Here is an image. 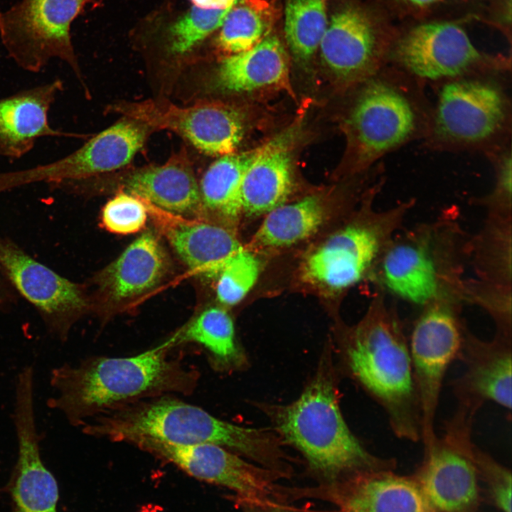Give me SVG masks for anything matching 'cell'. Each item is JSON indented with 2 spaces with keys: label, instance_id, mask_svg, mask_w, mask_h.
Masks as SVG:
<instances>
[{
  "label": "cell",
  "instance_id": "1",
  "mask_svg": "<svg viewBox=\"0 0 512 512\" xmlns=\"http://www.w3.org/2000/svg\"><path fill=\"white\" fill-rule=\"evenodd\" d=\"M173 348L165 340L139 354L95 356L51 370L55 394L47 406L60 412L73 427L136 402L156 397L193 393L199 372L169 358Z\"/></svg>",
  "mask_w": 512,
  "mask_h": 512
},
{
  "label": "cell",
  "instance_id": "2",
  "mask_svg": "<svg viewBox=\"0 0 512 512\" xmlns=\"http://www.w3.org/2000/svg\"><path fill=\"white\" fill-rule=\"evenodd\" d=\"M81 428L89 437L127 444L146 437L176 445L215 444L280 474L290 472L282 440L275 433L220 420L174 395L101 415Z\"/></svg>",
  "mask_w": 512,
  "mask_h": 512
},
{
  "label": "cell",
  "instance_id": "3",
  "mask_svg": "<svg viewBox=\"0 0 512 512\" xmlns=\"http://www.w3.org/2000/svg\"><path fill=\"white\" fill-rule=\"evenodd\" d=\"M280 439L305 458L309 469L324 484L366 471L395 470L394 458L370 453L353 434L339 407L330 354L294 402L262 405Z\"/></svg>",
  "mask_w": 512,
  "mask_h": 512
},
{
  "label": "cell",
  "instance_id": "4",
  "mask_svg": "<svg viewBox=\"0 0 512 512\" xmlns=\"http://www.w3.org/2000/svg\"><path fill=\"white\" fill-rule=\"evenodd\" d=\"M341 352L346 370L381 407L399 439L420 440V410L407 339L398 316L382 304L350 329Z\"/></svg>",
  "mask_w": 512,
  "mask_h": 512
},
{
  "label": "cell",
  "instance_id": "5",
  "mask_svg": "<svg viewBox=\"0 0 512 512\" xmlns=\"http://www.w3.org/2000/svg\"><path fill=\"white\" fill-rule=\"evenodd\" d=\"M395 78L375 74L366 80L345 120L348 148L358 168L427 132L430 116L416 95Z\"/></svg>",
  "mask_w": 512,
  "mask_h": 512
},
{
  "label": "cell",
  "instance_id": "6",
  "mask_svg": "<svg viewBox=\"0 0 512 512\" xmlns=\"http://www.w3.org/2000/svg\"><path fill=\"white\" fill-rule=\"evenodd\" d=\"M510 127L511 104L505 91L494 80L475 75L444 82L427 134L439 148L494 149Z\"/></svg>",
  "mask_w": 512,
  "mask_h": 512
},
{
  "label": "cell",
  "instance_id": "7",
  "mask_svg": "<svg viewBox=\"0 0 512 512\" xmlns=\"http://www.w3.org/2000/svg\"><path fill=\"white\" fill-rule=\"evenodd\" d=\"M90 0H18L0 11V41L22 70L37 73L59 59L87 87L71 38V25Z\"/></svg>",
  "mask_w": 512,
  "mask_h": 512
},
{
  "label": "cell",
  "instance_id": "8",
  "mask_svg": "<svg viewBox=\"0 0 512 512\" xmlns=\"http://www.w3.org/2000/svg\"><path fill=\"white\" fill-rule=\"evenodd\" d=\"M129 444L161 460L171 463L188 475L225 487L235 494L239 504H284V487L277 480L279 472L257 466L224 447L211 444L176 445L141 437Z\"/></svg>",
  "mask_w": 512,
  "mask_h": 512
},
{
  "label": "cell",
  "instance_id": "9",
  "mask_svg": "<svg viewBox=\"0 0 512 512\" xmlns=\"http://www.w3.org/2000/svg\"><path fill=\"white\" fill-rule=\"evenodd\" d=\"M475 415L457 407L444 433L424 446V456L411 474L438 512H479L484 501L466 444Z\"/></svg>",
  "mask_w": 512,
  "mask_h": 512
},
{
  "label": "cell",
  "instance_id": "10",
  "mask_svg": "<svg viewBox=\"0 0 512 512\" xmlns=\"http://www.w3.org/2000/svg\"><path fill=\"white\" fill-rule=\"evenodd\" d=\"M393 57L405 73L420 80L445 82L510 68L506 58L486 55L462 27L449 21L411 28L398 40Z\"/></svg>",
  "mask_w": 512,
  "mask_h": 512
},
{
  "label": "cell",
  "instance_id": "11",
  "mask_svg": "<svg viewBox=\"0 0 512 512\" xmlns=\"http://www.w3.org/2000/svg\"><path fill=\"white\" fill-rule=\"evenodd\" d=\"M146 127L126 118L67 156L33 167L0 172V195L36 183L57 186L92 180L128 164L142 147Z\"/></svg>",
  "mask_w": 512,
  "mask_h": 512
},
{
  "label": "cell",
  "instance_id": "12",
  "mask_svg": "<svg viewBox=\"0 0 512 512\" xmlns=\"http://www.w3.org/2000/svg\"><path fill=\"white\" fill-rule=\"evenodd\" d=\"M464 330L451 307L434 304L417 320L408 341L424 446L437 436L435 417L443 381L451 364L459 358Z\"/></svg>",
  "mask_w": 512,
  "mask_h": 512
},
{
  "label": "cell",
  "instance_id": "13",
  "mask_svg": "<svg viewBox=\"0 0 512 512\" xmlns=\"http://www.w3.org/2000/svg\"><path fill=\"white\" fill-rule=\"evenodd\" d=\"M109 110L144 127L174 132L211 156L236 152L245 132L242 113L218 102H204L183 107L149 99L115 103Z\"/></svg>",
  "mask_w": 512,
  "mask_h": 512
},
{
  "label": "cell",
  "instance_id": "14",
  "mask_svg": "<svg viewBox=\"0 0 512 512\" xmlns=\"http://www.w3.org/2000/svg\"><path fill=\"white\" fill-rule=\"evenodd\" d=\"M0 262L16 293L33 305L48 333L65 342L73 326L92 309L82 286L60 275L2 236Z\"/></svg>",
  "mask_w": 512,
  "mask_h": 512
},
{
  "label": "cell",
  "instance_id": "15",
  "mask_svg": "<svg viewBox=\"0 0 512 512\" xmlns=\"http://www.w3.org/2000/svg\"><path fill=\"white\" fill-rule=\"evenodd\" d=\"M33 378L23 374L15 382L13 422L18 457L9 483L12 512H58V489L44 465L36 426Z\"/></svg>",
  "mask_w": 512,
  "mask_h": 512
},
{
  "label": "cell",
  "instance_id": "16",
  "mask_svg": "<svg viewBox=\"0 0 512 512\" xmlns=\"http://www.w3.org/2000/svg\"><path fill=\"white\" fill-rule=\"evenodd\" d=\"M322 63L336 82H363L382 67L388 44L371 18L356 6L334 14L319 45Z\"/></svg>",
  "mask_w": 512,
  "mask_h": 512
},
{
  "label": "cell",
  "instance_id": "17",
  "mask_svg": "<svg viewBox=\"0 0 512 512\" xmlns=\"http://www.w3.org/2000/svg\"><path fill=\"white\" fill-rule=\"evenodd\" d=\"M395 470L358 473L319 487L298 489L299 497L332 503L330 511L309 512H438L412 476Z\"/></svg>",
  "mask_w": 512,
  "mask_h": 512
},
{
  "label": "cell",
  "instance_id": "18",
  "mask_svg": "<svg viewBox=\"0 0 512 512\" xmlns=\"http://www.w3.org/2000/svg\"><path fill=\"white\" fill-rule=\"evenodd\" d=\"M464 371L452 381L458 405L476 413L486 402L511 410L512 336L497 331L491 341H483L465 328L459 356Z\"/></svg>",
  "mask_w": 512,
  "mask_h": 512
},
{
  "label": "cell",
  "instance_id": "19",
  "mask_svg": "<svg viewBox=\"0 0 512 512\" xmlns=\"http://www.w3.org/2000/svg\"><path fill=\"white\" fill-rule=\"evenodd\" d=\"M384 233L383 225L354 224L337 231L307 256L302 279L331 291L355 284L378 255Z\"/></svg>",
  "mask_w": 512,
  "mask_h": 512
},
{
  "label": "cell",
  "instance_id": "20",
  "mask_svg": "<svg viewBox=\"0 0 512 512\" xmlns=\"http://www.w3.org/2000/svg\"><path fill=\"white\" fill-rule=\"evenodd\" d=\"M144 202L148 213L181 260L201 277L216 278L226 262L243 247L226 225L174 215Z\"/></svg>",
  "mask_w": 512,
  "mask_h": 512
},
{
  "label": "cell",
  "instance_id": "21",
  "mask_svg": "<svg viewBox=\"0 0 512 512\" xmlns=\"http://www.w3.org/2000/svg\"><path fill=\"white\" fill-rule=\"evenodd\" d=\"M166 252L151 232L140 235L94 279L101 301L95 304L104 313L120 307L156 287L169 271Z\"/></svg>",
  "mask_w": 512,
  "mask_h": 512
},
{
  "label": "cell",
  "instance_id": "22",
  "mask_svg": "<svg viewBox=\"0 0 512 512\" xmlns=\"http://www.w3.org/2000/svg\"><path fill=\"white\" fill-rule=\"evenodd\" d=\"M63 87V80L55 78L0 97V156L13 161L32 150L39 138L76 136L48 122L49 110Z\"/></svg>",
  "mask_w": 512,
  "mask_h": 512
},
{
  "label": "cell",
  "instance_id": "23",
  "mask_svg": "<svg viewBox=\"0 0 512 512\" xmlns=\"http://www.w3.org/2000/svg\"><path fill=\"white\" fill-rule=\"evenodd\" d=\"M122 186L125 192L167 213L188 218L201 216L199 185L182 151L162 165L131 172L122 181Z\"/></svg>",
  "mask_w": 512,
  "mask_h": 512
},
{
  "label": "cell",
  "instance_id": "24",
  "mask_svg": "<svg viewBox=\"0 0 512 512\" xmlns=\"http://www.w3.org/2000/svg\"><path fill=\"white\" fill-rule=\"evenodd\" d=\"M296 131L294 126L264 144L241 184L242 213L267 214L287 201L294 186L291 146Z\"/></svg>",
  "mask_w": 512,
  "mask_h": 512
},
{
  "label": "cell",
  "instance_id": "25",
  "mask_svg": "<svg viewBox=\"0 0 512 512\" xmlns=\"http://www.w3.org/2000/svg\"><path fill=\"white\" fill-rule=\"evenodd\" d=\"M213 80L216 89L233 93L285 87L289 80L287 53L281 41L270 34L250 49L225 58Z\"/></svg>",
  "mask_w": 512,
  "mask_h": 512
},
{
  "label": "cell",
  "instance_id": "26",
  "mask_svg": "<svg viewBox=\"0 0 512 512\" xmlns=\"http://www.w3.org/2000/svg\"><path fill=\"white\" fill-rule=\"evenodd\" d=\"M382 279L398 296L425 304L437 294V267L428 242L405 241L393 245L383 256Z\"/></svg>",
  "mask_w": 512,
  "mask_h": 512
},
{
  "label": "cell",
  "instance_id": "27",
  "mask_svg": "<svg viewBox=\"0 0 512 512\" xmlns=\"http://www.w3.org/2000/svg\"><path fill=\"white\" fill-rule=\"evenodd\" d=\"M174 348L196 343L205 349L210 364L217 370H238L247 363L237 341L232 317L223 308L210 306L201 311L166 340Z\"/></svg>",
  "mask_w": 512,
  "mask_h": 512
},
{
  "label": "cell",
  "instance_id": "28",
  "mask_svg": "<svg viewBox=\"0 0 512 512\" xmlns=\"http://www.w3.org/2000/svg\"><path fill=\"white\" fill-rule=\"evenodd\" d=\"M263 147L222 156L208 167L199 186L201 215L206 213L229 222L238 218L244 176Z\"/></svg>",
  "mask_w": 512,
  "mask_h": 512
},
{
  "label": "cell",
  "instance_id": "29",
  "mask_svg": "<svg viewBox=\"0 0 512 512\" xmlns=\"http://www.w3.org/2000/svg\"><path fill=\"white\" fill-rule=\"evenodd\" d=\"M324 213L321 199L313 195L280 205L266 214L247 249L283 248L303 241L319 230Z\"/></svg>",
  "mask_w": 512,
  "mask_h": 512
},
{
  "label": "cell",
  "instance_id": "30",
  "mask_svg": "<svg viewBox=\"0 0 512 512\" xmlns=\"http://www.w3.org/2000/svg\"><path fill=\"white\" fill-rule=\"evenodd\" d=\"M278 17V9L272 1H236L220 26L218 44L229 55L249 50L270 34Z\"/></svg>",
  "mask_w": 512,
  "mask_h": 512
},
{
  "label": "cell",
  "instance_id": "31",
  "mask_svg": "<svg viewBox=\"0 0 512 512\" xmlns=\"http://www.w3.org/2000/svg\"><path fill=\"white\" fill-rule=\"evenodd\" d=\"M327 0H286V41L293 58L306 66L316 53L328 25Z\"/></svg>",
  "mask_w": 512,
  "mask_h": 512
},
{
  "label": "cell",
  "instance_id": "32",
  "mask_svg": "<svg viewBox=\"0 0 512 512\" xmlns=\"http://www.w3.org/2000/svg\"><path fill=\"white\" fill-rule=\"evenodd\" d=\"M471 437L468 439L466 449L481 487L483 499L500 512H511V471L481 449Z\"/></svg>",
  "mask_w": 512,
  "mask_h": 512
},
{
  "label": "cell",
  "instance_id": "33",
  "mask_svg": "<svg viewBox=\"0 0 512 512\" xmlns=\"http://www.w3.org/2000/svg\"><path fill=\"white\" fill-rule=\"evenodd\" d=\"M260 261L255 252L242 247L224 265L216 277V295L223 305L240 303L256 283Z\"/></svg>",
  "mask_w": 512,
  "mask_h": 512
},
{
  "label": "cell",
  "instance_id": "34",
  "mask_svg": "<svg viewBox=\"0 0 512 512\" xmlns=\"http://www.w3.org/2000/svg\"><path fill=\"white\" fill-rule=\"evenodd\" d=\"M230 8L210 9L196 6L191 7L169 29V52L176 55L190 52L221 26Z\"/></svg>",
  "mask_w": 512,
  "mask_h": 512
},
{
  "label": "cell",
  "instance_id": "35",
  "mask_svg": "<svg viewBox=\"0 0 512 512\" xmlns=\"http://www.w3.org/2000/svg\"><path fill=\"white\" fill-rule=\"evenodd\" d=\"M148 213L146 205L142 198L120 192L102 208L101 223L110 233L133 234L145 227Z\"/></svg>",
  "mask_w": 512,
  "mask_h": 512
},
{
  "label": "cell",
  "instance_id": "36",
  "mask_svg": "<svg viewBox=\"0 0 512 512\" xmlns=\"http://www.w3.org/2000/svg\"><path fill=\"white\" fill-rule=\"evenodd\" d=\"M17 294L0 262V311L11 307L16 302Z\"/></svg>",
  "mask_w": 512,
  "mask_h": 512
},
{
  "label": "cell",
  "instance_id": "37",
  "mask_svg": "<svg viewBox=\"0 0 512 512\" xmlns=\"http://www.w3.org/2000/svg\"><path fill=\"white\" fill-rule=\"evenodd\" d=\"M240 506H242L243 512H303L300 509L287 506L284 504L261 506L249 503H241L240 504Z\"/></svg>",
  "mask_w": 512,
  "mask_h": 512
},
{
  "label": "cell",
  "instance_id": "38",
  "mask_svg": "<svg viewBox=\"0 0 512 512\" xmlns=\"http://www.w3.org/2000/svg\"><path fill=\"white\" fill-rule=\"evenodd\" d=\"M194 6L210 9H224L232 7L237 0H191Z\"/></svg>",
  "mask_w": 512,
  "mask_h": 512
},
{
  "label": "cell",
  "instance_id": "39",
  "mask_svg": "<svg viewBox=\"0 0 512 512\" xmlns=\"http://www.w3.org/2000/svg\"><path fill=\"white\" fill-rule=\"evenodd\" d=\"M409 6L417 9H426L437 4L442 0H399Z\"/></svg>",
  "mask_w": 512,
  "mask_h": 512
}]
</instances>
